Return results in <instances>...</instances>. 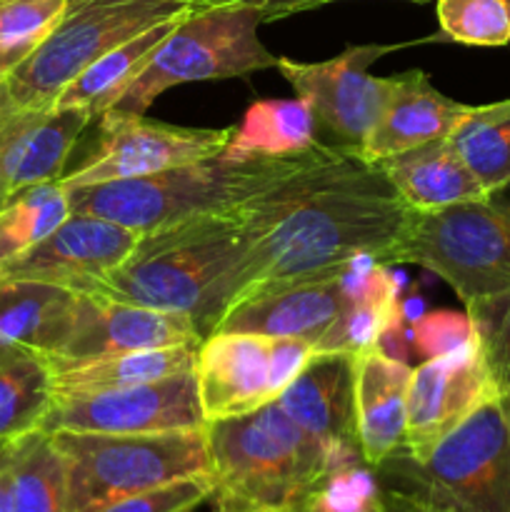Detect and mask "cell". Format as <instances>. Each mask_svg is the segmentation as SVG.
Segmentation results:
<instances>
[{
	"mask_svg": "<svg viewBox=\"0 0 510 512\" xmlns=\"http://www.w3.org/2000/svg\"><path fill=\"white\" fill-rule=\"evenodd\" d=\"M200 345V343H198ZM198 345L130 350L90 360H50L53 390L58 395H90L133 388L193 370Z\"/></svg>",
	"mask_w": 510,
	"mask_h": 512,
	"instance_id": "24",
	"label": "cell"
},
{
	"mask_svg": "<svg viewBox=\"0 0 510 512\" xmlns=\"http://www.w3.org/2000/svg\"><path fill=\"white\" fill-rule=\"evenodd\" d=\"M373 473L380 485L450 512H510L508 413L498 398H488L423 458L400 448Z\"/></svg>",
	"mask_w": 510,
	"mask_h": 512,
	"instance_id": "5",
	"label": "cell"
},
{
	"mask_svg": "<svg viewBox=\"0 0 510 512\" xmlns=\"http://www.w3.org/2000/svg\"><path fill=\"white\" fill-rule=\"evenodd\" d=\"M380 170L395 193L415 213L448 208L465 200L490 198L478 175L468 168L448 138L380 160Z\"/></svg>",
	"mask_w": 510,
	"mask_h": 512,
	"instance_id": "23",
	"label": "cell"
},
{
	"mask_svg": "<svg viewBox=\"0 0 510 512\" xmlns=\"http://www.w3.org/2000/svg\"><path fill=\"white\" fill-rule=\"evenodd\" d=\"M50 435L65 465L68 512H93L213 470L205 428L145 435L55 430Z\"/></svg>",
	"mask_w": 510,
	"mask_h": 512,
	"instance_id": "6",
	"label": "cell"
},
{
	"mask_svg": "<svg viewBox=\"0 0 510 512\" xmlns=\"http://www.w3.org/2000/svg\"><path fill=\"white\" fill-rule=\"evenodd\" d=\"M95 115L85 108H20L0 113V205L30 185L58 180Z\"/></svg>",
	"mask_w": 510,
	"mask_h": 512,
	"instance_id": "19",
	"label": "cell"
},
{
	"mask_svg": "<svg viewBox=\"0 0 510 512\" xmlns=\"http://www.w3.org/2000/svg\"><path fill=\"white\" fill-rule=\"evenodd\" d=\"M438 23L448 40L480 48L510 43V13L505 0H438Z\"/></svg>",
	"mask_w": 510,
	"mask_h": 512,
	"instance_id": "33",
	"label": "cell"
},
{
	"mask_svg": "<svg viewBox=\"0 0 510 512\" xmlns=\"http://www.w3.org/2000/svg\"><path fill=\"white\" fill-rule=\"evenodd\" d=\"M505 5H508V13H510V0H505Z\"/></svg>",
	"mask_w": 510,
	"mask_h": 512,
	"instance_id": "43",
	"label": "cell"
},
{
	"mask_svg": "<svg viewBox=\"0 0 510 512\" xmlns=\"http://www.w3.org/2000/svg\"><path fill=\"white\" fill-rule=\"evenodd\" d=\"M293 158L235 163L215 155L145 178L68 188L70 205L73 213L105 218L135 233H153L198 215L233 213L243 200L278 178Z\"/></svg>",
	"mask_w": 510,
	"mask_h": 512,
	"instance_id": "4",
	"label": "cell"
},
{
	"mask_svg": "<svg viewBox=\"0 0 510 512\" xmlns=\"http://www.w3.org/2000/svg\"><path fill=\"white\" fill-rule=\"evenodd\" d=\"M355 265V263H353ZM353 265L273 285L235 303L215 330H243L268 338H293L318 348L343 313L353 283ZM213 330V333H215Z\"/></svg>",
	"mask_w": 510,
	"mask_h": 512,
	"instance_id": "17",
	"label": "cell"
},
{
	"mask_svg": "<svg viewBox=\"0 0 510 512\" xmlns=\"http://www.w3.org/2000/svg\"><path fill=\"white\" fill-rule=\"evenodd\" d=\"M465 313L495 398L510 418V290L468 300Z\"/></svg>",
	"mask_w": 510,
	"mask_h": 512,
	"instance_id": "32",
	"label": "cell"
},
{
	"mask_svg": "<svg viewBox=\"0 0 510 512\" xmlns=\"http://www.w3.org/2000/svg\"><path fill=\"white\" fill-rule=\"evenodd\" d=\"M413 368L383 345L355 353V440L370 470L405 445V403Z\"/></svg>",
	"mask_w": 510,
	"mask_h": 512,
	"instance_id": "21",
	"label": "cell"
},
{
	"mask_svg": "<svg viewBox=\"0 0 510 512\" xmlns=\"http://www.w3.org/2000/svg\"><path fill=\"white\" fill-rule=\"evenodd\" d=\"M140 233L95 215L73 213L35 248L0 265V280H38L85 293L130 258Z\"/></svg>",
	"mask_w": 510,
	"mask_h": 512,
	"instance_id": "14",
	"label": "cell"
},
{
	"mask_svg": "<svg viewBox=\"0 0 510 512\" xmlns=\"http://www.w3.org/2000/svg\"><path fill=\"white\" fill-rule=\"evenodd\" d=\"M78 290L38 280H0V355L53 358L73 328Z\"/></svg>",
	"mask_w": 510,
	"mask_h": 512,
	"instance_id": "22",
	"label": "cell"
},
{
	"mask_svg": "<svg viewBox=\"0 0 510 512\" xmlns=\"http://www.w3.org/2000/svg\"><path fill=\"white\" fill-rule=\"evenodd\" d=\"M368 465L340 470L290 512H385L383 495Z\"/></svg>",
	"mask_w": 510,
	"mask_h": 512,
	"instance_id": "34",
	"label": "cell"
},
{
	"mask_svg": "<svg viewBox=\"0 0 510 512\" xmlns=\"http://www.w3.org/2000/svg\"><path fill=\"white\" fill-rule=\"evenodd\" d=\"M213 493V475H195V478L175 480L148 493L115 500L93 512H193L200 503L213 498Z\"/></svg>",
	"mask_w": 510,
	"mask_h": 512,
	"instance_id": "36",
	"label": "cell"
},
{
	"mask_svg": "<svg viewBox=\"0 0 510 512\" xmlns=\"http://www.w3.org/2000/svg\"><path fill=\"white\" fill-rule=\"evenodd\" d=\"M183 15L185 13L173 15V18L153 25V28H148L145 33L135 35V38L120 43L118 48L100 55L93 65H88V68L60 93L55 105H63V108H85L93 115H100L105 113V110L113 108V103L120 98V93L133 83L135 75L145 68V63L153 58L155 48L168 38V33L178 25V20L183 18Z\"/></svg>",
	"mask_w": 510,
	"mask_h": 512,
	"instance_id": "27",
	"label": "cell"
},
{
	"mask_svg": "<svg viewBox=\"0 0 510 512\" xmlns=\"http://www.w3.org/2000/svg\"><path fill=\"white\" fill-rule=\"evenodd\" d=\"M393 263L430 270L463 303L510 290V195L413 213Z\"/></svg>",
	"mask_w": 510,
	"mask_h": 512,
	"instance_id": "9",
	"label": "cell"
},
{
	"mask_svg": "<svg viewBox=\"0 0 510 512\" xmlns=\"http://www.w3.org/2000/svg\"><path fill=\"white\" fill-rule=\"evenodd\" d=\"M0 512H13V465H10L8 443L0 453Z\"/></svg>",
	"mask_w": 510,
	"mask_h": 512,
	"instance_id": "40",
	"label": "cell"
},
{
	"mask_svg": "<svg viewBox=\"0 0 510 512\" xmlns=\"http://www.w3.org/2000/svg\"><path fill=\"white\" fill-rule=\"evenodd\" d=\"M53 395V368L45 355H0V443L43 428Z\"/></svg>",
	"mask_w": 510,
	"mask_h": 512,
	"instance_id": "28",
	"label": "cell"
},
{
	"mask_svg": "<svg viewBox=\"0 0 510 512\" xmlns=\"http://www.w3.org/2000/svg\"><path fill=\"white\" fill-rule=\"evenodd\" d=\"M3 448H5V443H0V453H3Z\"/></svg>",
	"mask_w": 510,
	"mask_h": 512,
	"instance_id": "44",
	"label": "cell"
},
{
	"mask_svg": "<svg viewBox=\"0 0 510 512\" xmlns=\"http://www.w3.org/2000/svg\"><path fill=\"white\" fill-rule=\"evenodd\" d=\"M413 3H425V0H413Z\"/></svg>",
	"mask_w": 510,
	"mask_h": 512,
	"instance_id": "45",
	"label": "cell"
},
{
	"mask_svg": "<svg viewBox=\"0 0 510 512\" xmlns=\"http://www.w3.org/2000/svg\"><path fill=\"white\" fill-rule=\"evenodd\" d=\"M193 375L205 423L253 413L280 395L275 338L215 330L195 350Z\"/></svg>",
	"mask_w": 510,
	"mask_h": 512,
	"instance_id": "15",
	"label": "cell"
},
{
	"mask_svg": "<svg viewBox=\"0 0 510 512\" xmlns=\"http://www.w3.org/2000/svg\"><path fill=\"white\" fill-rule=\"evenodd\" d=\"M240 260L238 218L233 213L198 215L140 233L130 258L85 293L183 313L208 338L233 303Z\"/></svg>",
	"mask_w": 510,
	"mask_h": 512,
	"instance_id": "2",
	"label": "cell"
},
{
	"mask_svg": "<svg viewBox=\"0 0 510 512\" xmlns=\"http://www.w3.org/2000/svg\"><path fill=\"white\" fill-rule=\"evenodd\" d=\"M190 5L193 0H70L55 28L0 83V113L55 105L100 55L188 13Z\"/></svg>",
	"mask_w": 510,
	"mask_h": 512,
	"instance_id": "7",
	"label": "cell"
},
{
	"mask_svg": "<svg viewBox=\"0 0 510 512\" xmlns=\"http://www.w3.org/2000/svg\"><path fill=\"white\" fill-rule=\"evenodd\" d=\"M320 143L315 115L305 100H258L245 110L220 155L245 163L260 158H293Z\"/></svg>",
	"mask_w": 510,
	"mask_h": 512,
	"instance_id": "25",
	"label": "cell"
},
{
	"mask_svg": "<svg viewBox=\"0 0 510 512\" xmlns=\"http://www.w3.org/2000/svg\"><path fill=\"white\" fill-rule=\"evenodd\" d=\"M8 455L13 465V512H68L65 465L48 430L10 440Z\"/></svg>",
	"mask_w": 510,
	"mask_h": 512,
	"instance_id": "30",
	"label": "cell"
},
{
	"mask_svg": "<svg viewBox=\"0 0 510 512\" xmlns=\"http://www.w3.org/2000/svg\"><path fill=\"white\" fill-rule=\"evenodd\" d=\"M230 135L233 128H183L145 115L105 110L100 113L98 148L78 168L65 170L60 183L83 188L200 163L223 153Z\"/></svg>",
	"mask_w": 510,
	"mask_h": 512,
	"instance_id": "11",
	"label": "cell"
},
{
	"mask_svg": "<svg viewBox=\"0 0 510 512\" xmlns=\"http://www.w3.org/2000/svg\"><path fill=\"white\" fill-rule=\"evenodd\" d=\"M193 370L123 390L53 398L43 430L145 435L205 428Z\"/></svg>",
	"mask_w": 510,
	"mask_h": 512,
	"instance_id": "12",
	"label": "cell"
},
{
	"mask_svg": "<svg viewBox=\"0 0 510 512\" xmlns=\"http://www.w3.org/2000/svg\"><path fill=\"white\" fill-rule=\"evenodd\" d=\"M73 215L70 193L58 180L30 185L0 205V265L48 238Z\"/></svg>",
	"mask_w": 510,
	"mask_h": 512,
	"instance_id": "31",
	"label": "cell"
},
{
	"mask_svg": "<svg viewBox=\"0 0 510 512\" xmlns=\"http://www.w3.org/2000/svg\"><path fill=\"white\" fill-rule=\"evenodd\" d=\"M203 340L193 318L143 308L98 293H78L73 328L63 350L48 360H90L130 350L198 345Z\"/></svg>",
	"mask_w": 510,
	"mask_h": 512,
	"instance_id": "18",
	"label": "cell"
},
{
	"mask_svg": "<svg viewBox=\"0 0 510 512\" xmlns=\"http://www.w3.org/2000/svg\"><path fill=\"white\" fill-rule=\"evenodd\" d=\"M263 23L260 10L240 5L190 8L110 110L145 115L153 100L175 85L275 68L278 58L258 38Z\"/></svg>",
	"mask_w": 510,
	"mask_h": 512,
	"instance_id": "8",
	"label": "cell"
},
{
	"mask_svg": "<svg viewBox=\"0 0 510 512\" xmlns=\"http://www.w3.org/2000/svg\"><path fill=\"white\" fill-rule=\"evenodd\" d=\"M473 340V330H470L468 313H450V310H438V313H428L415 323L413 328V343L425 360L440 358L453 350L463 348Z\"/></svg>",
	"mask_w": 510,
	"mask_h": 512,
	"instance_id": "37",
	"label": "cell"
},
{
	"mask_svg": "<svg viewBox=\"0 0 510 512\" xmlns=\"http://www.w3.org/2000/svg\"><path fill=\"white\" fill-rule=\"evenodd\" d=\"M218 512H280V510H260V508H230V505H218Z\"/></svg>",
	"mask_w": 510,
	"mask_h": 512,
	"instance_id": "42",
	"label": "cell"
},
{
	"mask_svg": "<svg viewBox=\"0 0 510 512\" xmlns=\"http://www.w3.org/2000/svg\"><path fill=\"white\" fill-rule=\"evenodd\" d=\"M205 435L218 505L290 512L333 473L275 400L238 418L213 420Z\"/></svg>",
	"mask_w": 510,
	"mask_h": 512,
	"instance_id": "3",
	"label": "cell"
},
{
	"mask_svg": "<svg viewBox=\"0 0 510 512\" xmlns=\"http://www.w3.org/2000/svg\"><path fill=\"white\" fill-rule=\"evenodd\" d=\"M448 140L490 195L510 188V98L470 105Z\"/></svg>",
	"mask_w": 510,
	"mask_h": 512,
	"instance_id": "29",
	"label": "cell"
},
{
	"mask_svg": "<svg viewBox=\"0 0 510 512\" xmlns=\"http://www.w3.org/2000/svg\"><path fill=\"white\" fill-rule=\"evenodd\" d=\"M468 108L440 93L423 70L390 75L383 113L370 130L360 158L380 163L418 145L448 138Z\"/></svg>",
	"mask_w": 510,
	"mask_h": 512,
	"instance_id": "20",
	"label": "cell"
},
{
	"mask_svg": "<svg viewBox=\"0 0 510 512\" xmlns=\"http://www.w3.org/2000/svg\"><path fill=\"white\" fill-rule=\"evenodd\" d=\"M380 495H383L385 512H450L440 508V505L430 503V500L420 498V495L405 493V490L398 488H388V485H380Z\"/></svg>",
	"mask_w": 510,
	"mask_h": 512,
	"instance_id": "39",
	"label": "cell"
},
{
	"mask_svg": "<svg viewBox=\"0 0 510 512\" xmlns=\"http://www.w3.org/2000/svg\"><path fill=\"white\" fill-rule=\"evenodd\" d=\"M398 318V280L385 270V265L370 263L365 273L353 278L343 313L335 320L333 328L323 335L315 350H343V353L355 355L370 345L383 343Z\"/></svg>",
	"mask_w": 510,
	"mask_h": 512,
	"instance_id": "26",
	"label": "cell"
},
{
	"mask_svg": "<svg viewBox=\"0 0 510 512\" xmlns=\"http://www.w3.org/2000/svg\"><path fill=\"white\" fill-rule=\"evenodd\" d=\"M70 0H0V45H38Z\"/></svg>",
	"mask_w": 510,
	"mask_h": 512,
	"instance_id": "35",
	"label": "cell"
},
{
	"mask_svg": "<svg viewBox=\"0 0 510 512\" xmlns=\"http://www.w3.org/2000/svg\"><path fill=\"white\" fill-rule=\"evenodd\" d=\"M275 403L328 458L333 473L365 465L355 440L353 353L315 350Z\"/></svg>",
	"mask_w": 510,
	"mask_h": 512,
	"instance_id": "13",
	"label": "cell"
},
{
	"mask_svg": "<svg viewBox=\"0 0 510 512\" xmlns=\"http://www.w3.org/2000/svg\"><path fill=\"white\" fill-rule=\"evenodd\" d=\"M328 3H335V0H193L190 8L198 10V8H215V5H240V8L260 10L265 23H268V20H278V18H285V15L303 13V10L323 8V5Z\"/></svg>",
	"mask_w": 510,
	"mask_h": 512,
	"instance_id": "38",
	"label": "cell"
},
{
	"mask_svg": "<svg viewBox=\"0 0 510 512\" xmlns=\"http://www.w3.org/2000/svg\"><path fill=\"white\" fill-rule=\"evenodd\" d=\"M413 213L378 163L320 140L233 210L243 260L230 308L265 288L358 260L390 265Z\"/></svg>",
	"mask_w": 510,
	"mask_h": 512,
	"instance_id": "1",
	"label": "cell"
},
{
	"mask_svg": "<svg viewBox=\"0 0 510 512\" xmlns=\"http://www.w3.org/2000/svg\"><path fill=\"white\" fill-rule=\"evenodd\" d=\"M495 398L478 348H463L413 368L405 403V445L410 458H423L480 403Z\"/></svg>",
	"mask_w": 510,
	"mask_h": 512,
	"instance_id": "16",
	"label": "cell"
},
{
	"mask_svg": "<svg viewBox=\"0 0 510 512\" xmlns=\"http://www.w3.org/2000/svg\"><path fill=\"white\" fill-rule=\"evenodd\" d=\"M33 50V45H0V83Z\"/></svg>",
	"mask_w": 510,
	"mask_h": 512,
	"instance_id": "41",
	"label": "cell"
},
{
	"mask_svg": "<svg viewBox=\"0 0 510 512\" xmlns=\"http://www.w3.org/2000/svg\"><path fill=\"white\" fill-rule=\"evenodd\" d=\"M398 48L400 45H350L320 63L278 58L275 68L293 85L298 98L310 105L318 138L325 135L323 143L360 155L388 95V78L370 75V65Z\"/></svg>",
	"mask_w": 510,
	"mask_h": 512,
	"instance_id": "10",
	"label": "cell"
}]
</instances>
